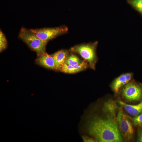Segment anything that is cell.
Here are the masks:
<instances>
[{
	"mask_svg": "<svg viewBox=\"0 0 142 142\" xmlns=\"http://www.w3.org/2000/svg\"><path fill=\"white\" fill-rule=\"evenodd\" d=\"M39 64L48 69H55V62L52 55L46 53L39 56L36 60Z\"/></svg>",
	"mask_w": 142,
	"mask_h": 142,
	"instance_id": "ba28073f",
	"label": "cell"
},
{
	"mask_svg": "<svg viewBox=\"0 0 142 142\" xmlns=\"http://www.w3.org/2000/svg\"><path fill=\"white\" fill-rule=\"evenodd\" d=\"M129 3L142 15V0H128Z\"/></svg>",
	"mask_w": 142,
	"mask_h": 142,
	"instance_id": "4fadbf2b",
	"label": "cell"
},
{
	"mask_svg": "<svg viewBox=\"0 0 142 142\" xmlns=\"http://www.w3.org/2000/svg\"><path fill=\"white\" fill-rule=\"evenodd\" d=\"M88 65L86 61H83L81 64L75 65H68L65 63L60 70L67 73H74L82 71L86 69Z\"/></svg>",
	"mask_w": 142,
	"mask_h": 142,
	"instance_id": "9c48e42d",
	"label": "cell"
},
{
	"mask_svg": "<svg viewBox=\"0 0 142 142\" xmlns=\"http://www.w3.org/2000/svg\"><path fill=\"white\" fill-rule=\"evenodd\" d=\"M129 118L132 120L134 125L136 126H142V113L134 118Z\"/></svg>",
	"mask_w": 142,
	"mask_h": 142,
	"instance_id": "9a60e30c",
	"label": "cell"
},
{
	"mask_svg": "<svg viewBox=\"0 0 142 142\" xmlns=\"http://www.w3.org/2000/svg\"><path fill=\"white\" fill-rule=\"evenodd\" d=\"M84 141L86 142H95L97 141L94 139H92L87 137H85L84 138Z\"/></svg>",
	"mask_w": 142,
	"mask_h": 142,
	"instance_id": "e0dca14e",
	"label": "cell"
},
{
	"mask_svg": "<svg viewBox=\"0 0 142 142\" xmlns=\"http://www.w3.org/2000/svg\"><path fill=\"white\" fill-rule=\"evenodd\" d=\"M98 43L96 41L76 45L71 48L70 50L79 54L87 62L90 68L94 70L98 59L96 53Z\"/></svg>",
	"mask_w": 142,
	"mask_h": 142,
	"instance_id": "3957f363",
	"label": "cell"
},
{
	"mask_svg": "<svg viewBox=\"0 0 142 142\" xmlns=\"http://www.w3.org/2000/svg\"><path fill=\"white\" fill-rule=\"evenodd\" d=\"M68 51L66 50H59L53 54L55 60L56 70H60L65 63V60L68 56Z\"/></svg>",
	"mask_w": 142,
	"mask_h": 142,
	"instance_id": "8fae6325",
	"label": "cell"
},
{
	"mask_svg": "<svg viewBox=\"0 0 142 142\" xmlns=\"http://www.w3.org/2000/svg\"><path fill=\"white\" fill-rule=\"evenodd\" d=\"M120 90L123 97L128 101H137L142 99V85L132 80L122 87Z\"/></svg>",
	"mask_w": 142,
	"mask_h": 142,
	"instance_id": "277c9868",
	"label": "cell"
},
{
	"mask_svg": "<svg viewBox=\"0 0 142 142\" xmlns=\"http://www.w3.org/2000/svg\"><path fill=\"white\" fill-rule=\"evenodd\" d=\"M129 118L121 110L118 112L116 120L121 134L126 141H129L133 137L134 130Z\"/></svg>",
	"mask_w": 142,
	"mask_h": 142,
	"instance_id": "8992f818",
	"label": "cell"
},
{
	"mask_svg": "<svg viewBox=\"0 0 142 142\" xmlns=\"http://www.w3.org/2000/svg\"><path fill=\"white\" fill-rule=\"evenodd\" d=\"M39 38L47 43L50 40L67 33L68 30L66 26L30 29Z\"/></svg>",
	"mask_w": 142,
	"mask_h": 142,
	"instance_id": "5b68a950",
	"label": "cell"
},
{
	"mask_svg": "<svg viewBox=\"0 0 142 142\" xmlns=\"http://www.w3.org/2000/svg\"><path fill=\"white\" fill-rule=\"evenodd\" d=\"M133 74L132 73H123L115 78L112 82L111 87L115 93H118L120 89L132 80Z\"/></svg>",
	"mask_w": 142,
	"mask_h": 142,
	"instance_id": "52a82bcc",
	"label": "cell"
},
{
	"mask_svg": "<svg viewBox=\"0 0 142 142\" xmlns=\"http://www.w3.org/2000/svg\"><path fill=\"white\" fill-rule=\"evenodd\" d=\"M82 62L76 55L72 54L67 57L65 63L68 65H75L80 64Z\"/></svg>",
	"mask_w": 142,
	"mask_h": 142,
	"instance_id": "7c38bea8",
	"label": "cell"
},
{
	"mask_svg": "<svg viewBox=\"0 0 142 142\" xmlns=\"http://www.w3.org/2000/svg\"><path fill=\"white\" fill-rule=\"evenodd\" d=\"M7 42L6 37L2 31H0V52L4 50L7 46Z\"/></svg>",
	"mask_w": 142,
	"mask_h": 142,
	"instance_id": "5bb4252c",
	"label": "cell"
},
{
	"mask_svg": "<svg viewBox=\"0 0 142 142\" xmlns=\"http://www.w3.org/2000/svg\"><path fill=\"white\" fill-rule=\"evenodd\" d=\"M116 109L114 102L108 101L104 104L103 108L105 116H95L89 121L87 125L88 131L97 141H123L117 121Z\"/></svg>",
	"mask_w": 142,
	"mask_h": 142,
	"instance_id": "6da1fadb",
	"label": "cell"
},
{
	"mask_svg": "<svg viewBox=\"0 0 142 142\" xmlns=\"http://www.w3.org/2000/svg\"><path fill=\"white\" fill-rule=\"evenodd\" d=\"M18 37L31 49L35 51L38 55L46 53V46L47 43L39 38L30 29L22 27L20 31Z\"/></svg>",
	"mask_w": 142,
	"mask_h": 142,
	"instance_id": "7a4b0ae2",
	"label": "cell"
},
{
	"mask_svg": "<svg viewBox=\"0 0 142 142\" xmlns=\"http://www.w3.org/2000/svg\"><path fill=\"white\" fill-rule=\"evenodd\" d=\"M138 141L142 142V129H139L138 133Z\"/></svg>",
	"mask_w": 142,
	"mask_h": 142,
	"instance_id": "2e32d148",
	"label": "cell"
},
{
	"mask_svg": "<svg viewBox=\"0 0 142 142\" xmlns=\"http://www.w3.org/2000/svg\"><path fill=\"white\" fill-rule=\"evenodd\" d=\"M118 102L131 115L136 116L142 113V100L139 103L134 105L127 104L120 100Z\"/></svg>",
	"mask_w": 142,
	"mask_h": 142,
	"instance_id": "30bf717a",
	"label": "cell"
}]
</instances>
